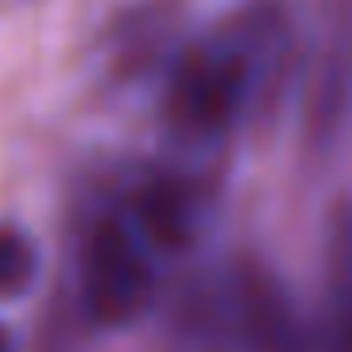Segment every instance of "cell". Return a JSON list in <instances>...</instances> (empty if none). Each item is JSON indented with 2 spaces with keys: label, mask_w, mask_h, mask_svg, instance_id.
Returning <instances> with one entry per match:
<instances>
[{
  "label": "cell",
  "mask_w": 352,
  "mask_h": 352,
  "mask_svg": "<svg viewBox=\"0 0 352 352\" xmlns=\"http://www.w3.org/2000/svg\"><path fill=\"white\" fill-rule=\"evenodd\" d=\"M250 95V61L231 42H201L175 61L163 110L175 133L212 140L235 125Z\"/></svg>",
  "instance_id": "obj_1"
},
{
  "label": "cell",
  "mask_w": 352,
  "mask_h": 352,
  "mask_svg": "<svg viewBox=\"0 0 352 352\" xmlns=\"http://www.w3.org/2000/svg\"><path fill=\"white\" fill-rule=\"evenodd\" d=\"M152 246L122 220H107L91 231L80 265L84 311L99 326H129L148 311L155 296Z\"/></svg>",
  "instance_id": "obj_2"
},
{
  "label": "cell",
  "mask_w": 352,
  "mask_h": 352,
  "mask_svg": "<svg viewBox=\"0 0 352 352\" xmlns=\"http://www.w3.org/2000/svg\"><path fill=\"white\" fill-rule=\"evenodd\" d=\"M220 303V326L235 352H314L292 292L261 261H235L228 269Z\"/></svg>",
  "instance_id": "obj_3"
},
{
  "label": "cell",
  "mask_w": 352,
  "mask_h": 352,
  "mask_svg": "<svg viewBox=\"0 0 352 352\" xmlns=\"http://www.w3.org/2000/svg\"><path fill=\"white\" fill-rule=\"evenodd\" d=\"M349 243H352V235H349ZM341 250H344V265L337 269L326 352H352V246H341Z\"/></svg>",
  "instance_id": "obj_6"
},
{
  "label": "cell",
  "mask_w": 352,
  "mask_h": 352,
  "mask_svg": "<svg viewBox=\"0 0 352 352\" xmlns=\"http://www.w3.org/2000/svg\"><path fill=\"white\" fill-rule=\"evenodd\" d=\"M38 280V250L16 223H0V299H19Z\"/></svg>",
  "instance_id": "obj_5"
},
{
  "label": "cell",
  "mask_w": 352,
  "mask_h": 352,
  "mask_svg": "<svg viewBox=\"0 0 352 352\" xmlns=\"http://www.w3.org/2000/svg\"><path fill=\"white\" fill-rule=\"evenodd\" d=\"M0 352H16V341H12V333H8L4 322H0Z\"/></svg>",
  "instance_id": "obj_7"
},
{
  "label": "cell",
  "mask_w": 352,
  "mask_h": 352,
  "mask_svg": "<svg viewBox=\"0 0 352 352\" xmlns=\"http://www.w3.org/2000/svg\"><path fill=\"white\" fill-rule=\"evenodd\" d=\"M137 231L152 250H182L197 231V201L186 186L160 178L137 193Z\"/></svg>",
  "instance_id": "obj_4"
}]
</instances>
